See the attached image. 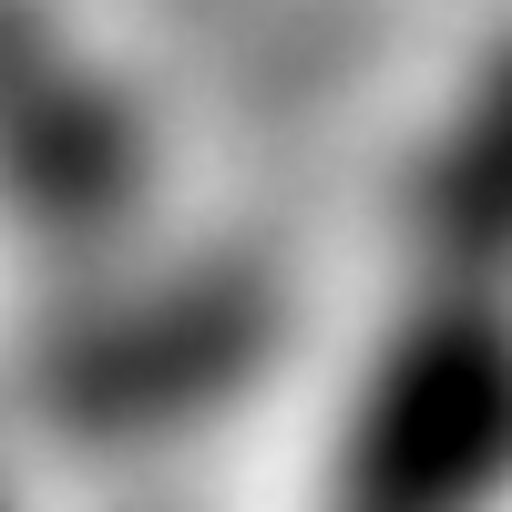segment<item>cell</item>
<instances>
[{"label": "cell", "mask_w": 512, "mask_h": 512, "mask_svg": "<svg viewBox=\"0 0 512 512\" xmlns=\"http://www.w3.org/2000/svg\"><path fill=\"white\" fill-rule=\"evenodd\" d=\"M512 482V318L451 287L349 410V512H472Z\"/></svg>", "instance_id": "cell-1"}, {"label": "cell", "mask_w": 512, "mask_h": 512, "mask_svg": "<svg viewBox=\"0 0 512 512\" xmlns=\"http://www.w3.org/2000/svg\"><path fill=\"white\" fill-rule=\"evenodd\" d=\"M420 246L472 297L512 267V52L492 62V82L472 93V113L441 134L431 175H420Z\"/></svg>", "instance_id": "cell-2"}]
</instances>
